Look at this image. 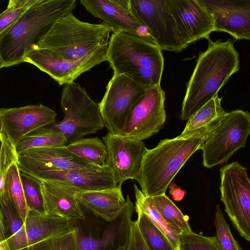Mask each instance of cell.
<instances>
[{"instance_id": "obj_1", "label": "cell", "mask_w": 250, "mask_h": 250, "mask_svg": "<svg viewBox=\"0 0 250 250\" xmlns=\"http://www.w3.org/2000/svg\"><path fill=\"white\" fill-rule=\"evenodd\" d=\"M207 39L208 47L199 54L187 85L180 114L182 120H188L217 95L230 76L239 70V54L231 40L214 42L209 38Z\"/></svg>"}, {"instance_id": "obj_2", "label": "cell", "mask_w": 250, "mask_h": 250, "mask_svg": "<svg viewBox=\"0 0 250 250\" xmlns=\"http://www.w3.org/2000/svg\"><path fill=\"white\" fill-rule=\"evenodd\" d=\"M220 117L185 137L162 140L155 147L146 149L139 183L146 196L152 197L165 194L175 176L190 157L200 149Z\"/></svg>"}, {"instance_id": "obj_3", "label": "cell", "mask_w": 250, "mask_h": 250, "mask_svg": "<svg viewBox=\"0 0 250 250\" xmlns=\"http://www.w3.org/2000/svg\"><path fill=\"white\" fill-rule=\"evenodd\" d=\"M75 0H42L0 38V68L24 62L54 24L75 8Z\"/></svg>"}, {"instance_id": "obj_4", "label": "cell", "mask_w": 250, "mask_h": 250, "mask_svg": "<svg viewBox=\"0 0 250 250\" xmlns=\"http://www.w3.org/2000/svg\"><path fill=\"white\" fill-rule=\"evenodd\" d=\"M107 61L114 74L124 75L147 89L160 85L164 66L162 50L138 36L113 33Z\"/></svg>"}, {"instance_id": "obj_5", "label": "cell", "mask_w": 250, "mask_h": 250, "mask_svg": "<svg viewBox=\"0 0 250 250\" xmlns=\"http://www.w3.org/2000/svg\"><path fill=\"white\" fill-rule=\"evenodd\" d=\"M111 31L105 23L83 22L71 12L54 24L37 48L47 49L64 59H76L108 47Z\"/></svg>"}, {"instance_id": "obj_6", "label": "cell", "mask_w": 250, "mask_h": 250, "mask_svg": "<svg viewBox=\"0 0 250 250\" xmlns=\"http://www.w3.org/2000/svg\"><path fill=\"white\" fill-rule=\"evenodd\" d=\"M61 105L63 119L48 126L63 133L68 144L95 133L104 126L99 104L90 97L84 88L74 82L63 85Z\"/></svg>"}, {"instance_id": "obj_7", "label": "cell", "mask_w": 250, "mask_h": 250, "mask_svg": "<svg viewBox=\"0 0 250 250\" xmlns=\"http://www.w3.org/2000/svg\"><path fill=\"white\" fill-rule=\"evenodd\" d=\"M250 134V113L236 110L221 116L200 149L203 164L212 168L228 161L239 149L245 146Z\"/></svg>"}, {"instance_id": "obj_8", "label": "cell", "mask_w": 250, "mask_h": 250, "mask_svg": "<svg viewBox=\"0 0 250 250\" xmlns=\"http://www.w3.org/2000/svg\"><path fill=\"white\" fill-rule=\"evenodd\" d=\"M221 201L240 235L250 242V180L237 162L220 169Z\"/></svg>"}, {"instance_id": "obj_9", "label": "cell", "mask_w": 250, "mask_h": 250, "mask_svg": "<svg viewBox=\"0 0 250 250\" xmlns=\"http://www.w3.org/2000/svg\"><path fill=\"white\" fill-rule=\"evenodd\" d=\"M129 6L162 50L179 52L187 47L179 37L167 0H130Z\"/></svg>"}, {"instance_id": "obj_10", "label": "cell", "mask_w": 250, "mask_h": 250, "mask_svg": "<svg viewBox=\"0 0 250 250\" xmlns=\"http://www.w3.org/2000/svg\"><path fill=\"white\" fill-rule=\"evenodd\" d=\"M147 89L124 75L113 74L98 104L109 133L120 135L131 107Z\"/></svg>"}, {"instance_id": "obj_11", "label": "cell", "mask_w": 250, "mask_h": 250, "mask_svg": "<svg viewBox=\"0 0 250 250\" xmlns=\"http://www.w3.org/2000/svg\"><path fill=\"white\" fill-rule=\"evenodd\" d=\"M165 101L160 85L148 88L131 107L120 135L142 141L158 133L166 119Z\"/></svg>"}, {"instance_id": "obj_12", "label": "cell", "mask_w": 250, "mask_h": 250, "mask_svg": "<svg viewBox=\"0 0 250 250\" xmlns=\"http://www.w3.org/2000/svg\"><path fill=\"white\" fill-rule=\"evenodd\" d=\"M108 47L76 59H64L45 48H37L26 56L24 62L34 65L60 85L71 83L83 73L107 61Z\"/></svg>"}, {"instance_id": "obj_13", "label": "cell", "mask_w": 250, "mask_h": 250, "mask_svg": "<svg viewBox=\"0 0 250 250\" xmlns=\"http://www.w3.org/2000/svg\"><path fill=\"white\" fill-rule=\"evenodd\" d=\"M106 146L105 165L118 185L128 179L140 182L143 160L147 148L143 141L108 133L103 137Z\"/></svg>"}, {"instance_id": "obj_14", "label": "cell", "mask_w": 250, "mask_h": 250, "mask_svg": "<svg viewBox=\"0 0 250 250\" xmlns=\"http://www.w3.org/2000/svg\"><path fill=\"white\" fill-rule=\"evenodd\" d=\"M57 114L51 108L37 104L0 109V131L16 147L32 132L55 122Z\"/></svg>"}, {"instance_id": "obj_15", "label": "cell", "mask_w": 250, "mask_h": 250, "mask_svg": "<svg viewBox=\"0 0 250 250\" xmlns=\"http://www.w3.org/2000/svg\"><path fill=\"white\" fill-rule=\"evenodd\" d=\"M211 17L214 31L250 41V0H198Z\"/></svg>"}, {"instance_id": "obj_16", "label": "cell", "mask_w": 250, "mask_h": 250, "mask_svg": "<svg viewBox=\"0 0 250 250\" xmlns=\"http://www.w3.org/2000/svg\"><path fill=\"white\" fill-rule=\"evenodd\" d=\"M179 37L187 47L195 42L208 39L214 30L211 16L198 0H167Z\"/></svg>"}, {"instance_id": "obj_17", "label": "cell", "mask_w": 250, "mask_h": 250, "mask_svg": "<svg viewBox=\"0 0 250 250\" xmlns=\"http://www.w3.org/2000/svg\"><path fill=\"white\" fill-rule=\"evenodd\" d=\"M21 172L61 171L74 169H98L103 166L94 165L71 152L66 146L37 148L19 155L17 164Z\"/></svg>"}, {"instance_id": "obj_18", "label": "cell", "mask_w": 250, "mask_h": 250, "mask_svg": "<svg viewBox=\"0 0 250 250\" xmlns=\"http://www.w3.org/2000/svg\"><path fill=\"white\" fill-rule=\"evenodd\" d=\"M80 2L92 16L108 24L113 33H128L154 43L146 26L129 8L121 5L118 0H81Z\"/></svg>"}, {"instance_id": "obj_19", "label": "cell", "mask_w": 250, "mask_h": 250, "mask_svg": "<svg viewBox=\"0 0 250 250\" xmlns=\"http://www.w3.org/2000/svg\"><path fill=\"white\" fill-rule=\"evenodd\" d=\"M40 179L59 182L79 190L91 191L115 188L118 183L110 168L105 165L98 169H74L27 173Z\"/></svg>"}, {"instance_id": "obj_20", "label": "cell", "mask_w": 250, "mask_h": 250, "mask_svg": "<svg viewBox=\"0 0 250 250\" xmlns=\"http://www.w3.org/2000/svg\"><path fill=\"white\" fill-rule=\"evenodd\" d=\"M41 180L44 212L66 218L84 219L83 213L75 197L79 190L59 182Z\"/></svg>"}, {"instance_id": "obj_21", "label": "cell", "mask_w": 250, "mask_h": 250, "mask_svg": "<svg viewBox=\"0 0 250 250\" xmlns=\"http://www.w3.org/2000/svg\"><path fill=\"white\" fill-rule=\"evenodd\" d=\"M121 186L104 190H78L75 197L80 205L104 220L112 222L121 216L126 206Z\"/></svg>"}, {"instance_id": "obj_22", "label": "cell", "mask_w": 250, "mask_h": 250, "mask_svg": "<svg viewBox=\"0 0 250 250\" xmlns=\"http://www.w3.org/2000/svg\"><path fill=\"white\" fill-rule=\"evenodd\" d=\"M29 209L23 223L28 247L44 239L75 229L76 220Z\"/></svg>"}, {"instance_id": "obj_23", "label": "cell", "mask_w": 250, "mask_h": 250, "mask_svg": "<svg viewBox=\"0 0 250 250\" xmlns=\"http://www.w3.org/2000/svg\"><path fill=\"white\" fill-rule=\"evenodd\" d=\"M126 206L117 222L106 228L98 237L84 236L78 230V250H103L113 245L119 238L125 235L135 207L128 196Z\"/></svg>"}, {"instance_id": "obj_24", "label": "cell", "mask_w": 250, "mask_h": 250, "mask_svg": "<svg viewBox=\"0 0 250 250\" xmlns=\"http://www.w3.org/2000/svg\"><path fill=\"white\" fill-rule=\"evenodd\" d=\"M136 198L135 209L146 214L153 223L164 234L174 250H181L180 237L182 232L169 224L154 206L151 197L146 196L134 185Z\"/></svg>"}, {"instance_id": "obj_25", "label": "cell", "mask_w": 250, "mask_h": 250, "mask_svg": "<svg viewBox=\"0 0 250 250\" xmlns=\"http://www.w3.org/2000/svg\"><path fill=\"white\" fill-rule=\"evenodd\" d=\"M67 140L64 135L48 125L40 128L28 134L16 146L18 155L34 148L66 146Z\"/></svg>"}, {"instance_id": "obj_26", "label": "cell", "mask_w": 250, "mask_h": 250, "mask_svg": "<svg viewBox=\"0 0 250 250\" xmlns=\"http://www.w3.org/2000/svg\"><path fill=\"white\" fill-rule=\"evenodd\" d=\"M66 147L77 157L94 165H105L107 157L106 146L98 137L80 138L69 143Z\"/></svg>"}, {"instance_id": "obj_27", "label": "cell", "mask_w": 250, "mask_h": 250, "mask_svg": "<svg viewBox=\"0 0 250 250\" xmlns=\"http://www.w3.org/2000/svg\"><path fill=\"white\" fill-rule=\"evenodd\" d=\"M0 210L8 224L10 235L7 241L11 250H28L25 227L10 204L8 196L0 197Z\"/></svg>"}, {"instance_id": "obj_28", "label": "cell", "mask_w": 250, "mask_h": 250, "mask_svg": "<svg viewBox=\"0 0 250 250\" xmlns=\"http://www.w3.org/2000/svg\"><path fill=\"white\" fill-rule=\"evenodd\" d=\"M221 98L214 96L189 118L182 133L178 137L183 138L193 131L205 127L227 112L221 106Z\"/></svg>"}, {"instance_id": "obj_29", "label": "cell", "mask_w": 250, "mask_h": 250, "mask_svg": "<svg viewBox=\"0 0 250 250\" xmlns=\"http://www.w3.org/2000/svg\"><path fill=\"white\" fill-rule=\"evenodd\" d=\"M20 173L17 164L11 166L7 174L6 188L10 204L24 223L29 208L24 196Z\"/></svg>"}, {"instance_id": "obj_30", "label": "cell", "mask_w": 250, "mask_h": 250, "mask_svg": "<svg viewBox=\"0 0 250 250\" xmlns=\"http://www.w3.org/2000/svg\"><path fill=\"white\" fill-rule=\"evenodd\" d=\"M151 199L157 209L169 224L182 233L192 231L188 222V217L183 214L166 194L152 197Z\"/></svg>"}, {"instance_id": "obj_31", "label": "cell", "mask_w": 250, "mask_h": 250, "mask_svg": "<svg viewBox=\"0 0 250 250\" xmlns=\"http://www.w3.org/2000/svg\"><path fill=\"white\" fill-rule=\"evenodd\" d=\"M136 220L149 250H174L164 234L149 217L141 210L135 209Z\"/></svg>"}, {"instance_id": "obj_32", "label": "cell", "mask_w": 250, "mask_h": 250, "mask_svg": "<svg viewBox=\"0 0 250 250\" xmlns=\"http://www.w3.org/2000/svg\"><path fill=\"white\" fill-rule=\"evenodd\" d=\"M41 0H9L6 9L0 14V38L8 32L28 9Z\"/></svg>"}, {"instance_id": "obj_33", "label": "cell", "mask_w": 250, "mask_h": 250, "mask_svg": "<svg viewBox=\"0 0 250 250\" xmlns=\"http://www.w3.org/2000/svg\"><path fill=\"white\" fill-rule=\"evenodd\" d=\"M0 196H2L7 194L6 188L7 172L12 166L18 164L19 155L16 147L9 141L4 134L0 131Z\"/></svg>"}, {"instance_id": "obj_34", "label": "cell", "mask_w": 250, "mask_h": 250, "mask_svg": "<svg viewBox=\"0 0 250 250\" xmlns=\"http://www.w3.org/2000/svg\"><path fill=\"white\" fill-rule=\"evenodd\" d=\"M20 177L29 209L40 212H44L41 180L21 171Z\"/></svg>"}, {"instance_id": "obj_35", "label": "cell", "mask_w": 250, "mask_h": 250, "mask_svg": "<svg viewBox=\"0 0 250 250\" xmlns=\"http://www.w3.org/2000/svg\"><path fill=\"white\" fill-rule=\"evenodd\" d=\"M78 229L52 237L28 247V250H78Z\"/></svg>"}, {"instance_id": "obj_36", "label": "cell", "mask_w": 250, "mask_h": 250, "mask_svg": "<svg viewBox=\"0 0 250 250\" xmlns=\"http://www.w3.org/2000/svg\"><path fill=\"white\" fill-rule=\"evenodd\" d=\"M214 223L216 229L215 237L219 250H243L232 236L219 205L216 207Z\"/></svg>"}, {"instance_id": "obj_37", "label": "cell", "mask_w": 250, "mask_h": 250, "mask_svg": "<svg viewBox=\"0 0 250 250\" xmlns=\"http://www.w3.org/2000/svg\"><path fill=\"white\" fill-rule=\"evenodd\" d=\"M180 244L182 250H219L215 237L205 236L193 231L182 233Z\"/></svg>"}, {"instance_id": "obj_38", "label": "cell", "mask_w": 250, "mask_h": 250, "mask_svg": "<svg viewBox=\"0 0 250 250\" xmlns=\"http://www.w3.org/2000/svg\"><path fill=\"white\" fill-rule=\"evenodd\" d=\"M116 250H149L136 221L129 222L123 242Z\"/></svg>"}, {"instance_id": "obj_39", "label": "cell", "mask_w": 250, "mask_h": 250, "mask_svg": "<svg viewBox=\"0 0 250 250\" xmlns=\"http://www.w3.org/2000/svg\"><path fill=\"white\" fill-rule=\"evenodd\" d=\"M169 188V193L174 200L180 201L183 199L186 194L183 189L178 187L174 183H170Z\"/></svg>"}, {"instance_id": "obj_40", "label": "cell", "mask_w": 250, "mask_h": 250, "mask_svg": "<svg viewBox=\"0 0 250 250\" xmlns=\"http://www.w3.org/2000/svg\"><path fill=\"white\" fill-rule=\"evenodd\" d=\"M181 250H182L181 249Z\"/></svg>"}]
</instances>
